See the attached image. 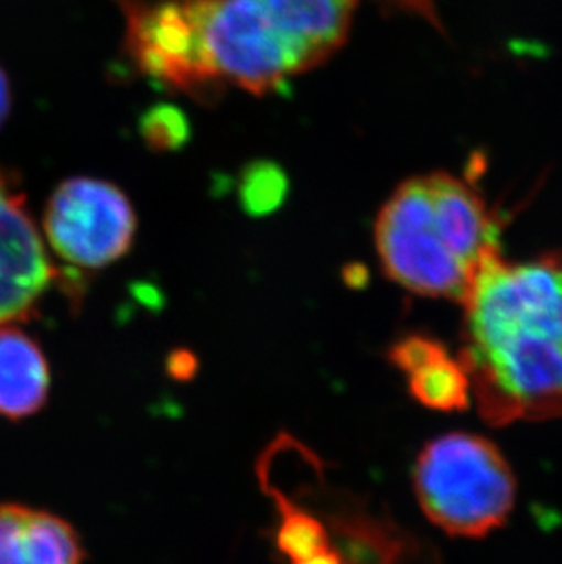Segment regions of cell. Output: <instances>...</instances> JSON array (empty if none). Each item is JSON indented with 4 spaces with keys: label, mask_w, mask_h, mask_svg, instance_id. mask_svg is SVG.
Returning a JSON list of instances; mask_svg holds the SVG:
<instances>
[{
    "label": "cell",
    "mask_w": 562,
    "mask_h": 564,
    "mask_svg": "<svg viewBox=\"0 0 562 564\" xmlns=\"http://www.w3.org/2000/svg\"><path fill=\"white\" fill-rule=\"evenodd\" d=\"M464 305L462 366L495 426L562 415V251L520 263L495 256Z\"/></svg>",
    "instance_id": "cell-1"
},
{
    "label": "cell",
    "mask_w": 562,
    "mask_h": 564,
    "mask_svg": "<svg viewBox=\"0 0 562 564\" xmlns=\"http://www.w3.org/2000/svg\"><path fill=\"white\" fill-rule=\"evenodd\" d=\"M388 278L411 293L462 304L478 272L500 254L499 224L472 185L447 172L409 177L375 225Z\"/></svg>",
    "instance_id": "cell-2"
},
{
    "label": "cell",
    "mask_w": 562,
    "mask_h": 564,
    "mask_svg": "<svg viewBox=\"0 0 562 564\" xmlns=\"http://www.w3.org/2000/svg\"><path fill=\"white\" fill-rule=\"evenodd\" d=\"M417 501L435 527L455 538H484L508 521L517 485L508 460L488 438L450 433L420 452Z\"/></svg>",
    "instance_id": "cell-3"
},
{
    "label": "cell",
    "mask_w": 562,
    "mask_h": 564,
    "mask_svg": "<svg viewBox=\"0 0 562 564\" xmlns=\"http://www.w3.org/2000/svg\"><path fill=\"white\" fill-rule=\"evenodd\" d=\"M256 474L314 511L339 564L400 563L398 533L358 505L355 497L333 488L324 463L302 442L285 433L274 438L258 458Z\"/></svg>",
    "instance_id": "cell-4"
},
{
    "label": "cell",
    "mask_w": 562,
    "mask_h": 564,
    "mask_svg": "<svg viewBox=\"0 0 562 564\" xmlns=\"http://www.w3.org/2000/svg\"><path fill=\"white\" fill-rule=\"evenodd\" d=\"M50 251L69 274L102 271L132 249L138 216L121 188L97 177H69L44 208Z\"/></svg>",
    "instance_id": "cell-5"
},
{
    "label": "cell",
    "mask_w": 562,
    "mask_h": 564,
    "mask_svg": "<svg viewBox=\"0 0 562 564\" xmlns=\"http://www.w3.org/2000/svg\"><path fill=\"white\" fill-rule=\"evenodd\" d=\"M196 10L205 59L219 88L267 96L300 75L263 0H196Z\"/></svg>",
    "instance_id": "cell-6"
},
{
    "label": "cell",
    "mask_w": 562,
    "mask_h": 564,
    "mask_svg": "<svg viewBox=\"0 0 562 564\" xmlns=\"http://www.w3.org/2000/svg\"><path fill=\"white\" fill-rule=\"evenodd\" d=\"M125 46L150 79L194 99L221 91L203 54L196 0H119Z\"/></svg>",
    "instance_id": "cell-7"
},
{
    "label": "cell",
    "mask_w": 562,
    "mask_h": 564,
    "mask_svg": "<svg viewBox=\"0 0 562 564\" xmlns=\"http://www.w3.org/2000/svg\"><path fill=\"white\" fill-rule=\"evenodd\" d=\"M21 187L15 172L0 165V325L37 316L44 294L58 282L57 265Z\"/></svg>",
    "instance_id": "cell-8"
},
{
    "label": "cell",
    "mask_w": 562,
    "mask_h": 564,
    "mask_svg": "<svg viewBox=\"0 0 562 564\" xmlns=\"http://www.w3.org/2000/svg\"><path fill=\"white\" fill-rule=\"evenodd\" d=\"M263 4L291 50L298 74H305L347 43L358 0H263Z\"/></svg>",
    "instance_id": "cell-9"
},
{
    "label": "cell",
    "mask_w": 562,
    "mask_h": 564,
    "mask_svg": "<svg viewBox=\"0 0 562 564\" xmlns=\"http://www.w3.org/2000/svg\"><path fill=\"white\" fill-rule=\"evenodd\" d=\"M79 533L63 517L21 502L0 505V564H83Z\"/></svg>",
    "instance_id": "cell-10"
},
{
    "label": "cell",
    "mask_w": 562,
    "mask_h": 564,
    "mask_svg": "<svg viewBox=\"0 0 562 564\" xmlns=\"http://www.w3.org/2000/svg\"><path fill=\"white\" fill-rule=\"evenodd\" d=\"M389 360L406 375L409 393L425 408L462 411L472 402L466 369L441 341L424 335L403 336L389 349Z\"/></svg>",
    "instance_id": "cell-11"
},
{
    "label": "cell",
    "mask_w": 562,
    "mask_h": 564,
    "mask_svg": "<svg viewBox=\"0 0 562 564\" xmlns=\"http://www.w3.org/2000/svg\"><path fill=\"white\" fill-rule=\"evenodd\" d=\"M52 371L43 347L17 324L0 325V416L24 421L48 402Z\"/></svg>",
    "instance_id": "cell-12"
},
{
    "label": "cell",
    "mask_w": 562,
    "mask_h": 564,
    "mask_svg": "<svg viewBox=\"0 0 562 564\" xmlns=\"http://www.w3.org/2000/svg\"><path fill=\"white\" fill-rule=\"evenodd\" d=\"M386 2L397 6L398 10L409 11V13L422 17V19H425L430 24L442 30V24L441 21H439V13H436L435 2H433V0H386Z\"/></svg>",
    "instance_id": "cell-13"
},
{
    "label": "cell",
    "mask_w": 562,
    "mask_h": 564,
    "mask_svg": "<svg viewBox=\"0 0 562 564\" xmlns=\"http://www.w3.org/2000/svg\"><path fill=\"white\" fill-rule=\"evenodd\" d=\"M11 108V88L10 80L0 68V127L4 124L6 118L10 116Z\"/></svg>",
    "instance_id": "cell-14"
}]
</instances>
